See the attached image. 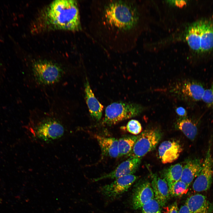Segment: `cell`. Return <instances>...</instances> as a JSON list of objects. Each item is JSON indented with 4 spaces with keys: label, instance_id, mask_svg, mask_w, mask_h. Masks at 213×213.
<instances>
[{
    "label": "cell",
    "instance_id": "6da1fadb",
    "mask_svg": "<svg viewBox=\"0 0 213 213\" xmlns=\"http://www.w3.org/2000/svg\"><path fill=\"white\" fill-rule=\"evenodd\" d=\"M143 22L142 7L138 1L94 0L91 2L89 31L114 52L125 53L133 49Z\"/></svg>",
    "mask_w": 213,
    "mask_h": 213
},
{
    "label": "cell",
    "instance_id": "7a4b0ae2",
    "mask_svg": "<svg viewBox=\"0 0 213 213\" xmlns=\"http://www.w3.org/2000/svg\"><path fill=\"white\" fill-rule=\"evenodd\" d=\"M183 41L196 54L213 51V20H202L186 26L164 40Z\"/></svg>",
    "mask_w": 213,
    "mask_h": 213
},
{
    "label": "cell",
    "instance_id": "3957f363",
    "mask_svg": "<svg viewBox=\"0 0 213 213\" xmlns=\"http://www.w3.org/2000/svg\"><path fill=\"white\" fill-rule=\"evenodd\" d=\"M46 12L47 23L54 28L73 31L81 29L77 1H54L49 5Z\"/></svg>",
    "mask_w": 213,
    "mask_h": 213
},
{
    "label": "cell",
    "instance_id": "277c9868",
    "mask_svg": "<svg viewBox=\"0 0 213 213\" xmlns=\"http://www.w3.org/2000/svg\"><path fill=\"white\" fill-rule=\"evenodd\" d=\"M29 78L34 85L40 88H48L60 83L66 76L65 69L52 61L40 60L32 63Z\"/></svg>",
    "mask_w": 213,
    "mask_h": 213
},
{
    "label": "cell",
    "instance_id": "5b68a950",
    "mask_svg": "<svg viewBox=\"0 0 213 213\" xmlns=\"http://www.w3.org/2000/svg\"><path fill=\"white\" fill-rule=\"evenodd\" d=\"M143 109L140 105L135 103L122 102L113 103L106 108L103 123L108 125L116 124L138 115Z\"/></svg>",
    "mask_w": 213,
    "mask_h": 213
},
{
    "label": "cell",
    "instance_id": "8992f818",
    "mask_svg": "<svg viewBox=\"0 0 213 213\" xmlns=\"http://www.w3.org/2000/svg\"><path fill=\"white\" fill-rule=\"evenodd\" d=\"M161 137V133L158 130L144 131L138 135L131 151L127 156L141 158L155 149Z\"/></svg>",
    "mask_w": 213,
    "mask_h": 213
},
{
    "label": "cell",
    "instance_id": "52a82bcc",
    "mask_svg": "<svg viewBox=\"0 0 213 213\" xmlns=\"http://www.w3.org/2000/svg\"><path fill=\"white\" fill-rule=\"evenodd\" d=\"M44 112L45 117L40 121L36 128L38 137L49 141L62 137L64 131L63 125L58 119L50 116V113Z\"/></svg>",
    "mask_w": 213,
    "mask_h": 213
},
{
    "label": "cell",
    "instance_id": "ba28073f",
    "mask_svg": "<svg viewBox=\"0 0 213 213\" xmlns=\"http://www.w3.org/2000/svg\"><path fill=\"white\" fill-rule=\"evenodd\" d=\"M211 145L210 143L202 162L201 170L193 184V188L195 191H205L211 187L213 178V160Z\"/></svg>",
    "mask_w": 213,
    "mask_h": 213
},
{
    "label": "cell",
    "instance_id": "9c48e42d",
    "mask_svg": "<svg viewBox=\"0 0 213 213\" xmlns=\"http://www.w3.org/2000/svg\"><path fill=\"white\" fill-rule=\"evenodd\" d=\"M172 90L184 99L197 101L202 100L205 90L201 83L187 80L178 83Z\"/></svg>",
    "mask_w": 213,
    "mask_h": 213
},
{
    "label": "cell",
    "instance_id": "30bf717a",
    "mask_svg": "<svg viewBox=\"0 0 213 213\" xmlns=\"http://www.w3.org/2000/svg\"><path fill=\"white\" fill-rule=\"evenodd\" d=\"M137 178V177L133 175L118 178L111 183L103 186L101 192L107 197L116 198L127 191Z\"/></svg>",
    "mask_w": 213,
    "mask_h": 213
},
{
    "label": "cell",
    "instance_id": "8fae6325",
    "mask_svg": "<svg viewBox=\"0 0 213 213\" xmlns=\"http://www.w3.org/2000/svg\"><path fill=\"white\" fill-rule=\"evenodd\" d=\"M141 158L130 157L127 160L120 163L113 171L99 178L94 179V181L103 179H116L130 175H133L138 168Z\"/></svg>",
    "mask_w": 213,
    "mask_h": 213
},
{
    "label": "cell",
    "instance_id": "7c38bea8",
    "mask_svg": "<svg viewBox=\"0 0 213 213\" xmlns=\"http://www.w3.org/2000/svg\"><path fill=\"white\" fill-rule=\"evenodd\" d=\"M182 151V147L180 143L174 140L163 142L158 149L159 158L164 164L172 163L175 161Z\"/></svg>",
    "mask_w": 213,
    "mask_h": 213
},
{
    "label": "cell",
    "instance_id": "4fadbf2b",
    "mask_svg": "<svg viewBox=\"0 0 213 213\" xmlns=\"http://www.w3.org/2000/svg\"><path fill=\"white\" fill-rule=\"evenodd\" d=\"M154 198L151 185L147 182H144L135 189L133 193L132 204L133 208L137 209Z\"/></svg>",
    "mask_w": 213,
    "mask_h": 213
},
{
    "label": "cell",
    "instance_id": "5bb4252c",
    "mask_svg": "<svg viewBox=\"0 0 213 213\" xmlns=\"http://www.w3.org/2000/svg\"><path fill=\"white\" fill-rule=\"evenodd\" d=\"M185 204L191 213H213V204L201 194L191 196L187 199Z\"/></svg>",
    "mask_w": 213,
    "mask_h": 213
},
{
    "label": "cell",
    "instance_id": "9a60e30c",
    "mask_svg": "<svg viewBox=\"0 0 213 213\" xmlns=\"http://www.w3.org/2000/svg\"><path fill=\"white\" fill-rule=\"evenodd\" d=\"M152 176L151 186L154 198L160 206H164L169 199L170 193L167 182L164 179L153 174Z\"/></svg>",
    "mask_w": 213,
    "mask_h": 213
},
{
    "label": "cell",
    "instance_id": "2e32d148",
    "mask_svg": "<svg viewBox=\"0 0 213 213\" xmlns=\"http://www.w3.org/2000/svg\"><path fill=\"white\" fill-rule=\"evenodd\" d=\"M85 98L91 117L99 121L101 118L104 106L95 96L87 79L85 84Z\"/></svg>",
    "mask_w": 213,
    "mask_h": 213
},
{
    "label": "cell",
    "instance_id": "e0dca14e",
    "mask_svg": "<svg viewBox=\"0 0 213 213\" xmlns=\"http://www.w3.org/2000/svg\"><path fill=\"white\" fill-rule=\"evenodd\" d=\"M202 162L199 159L187 161L183 167L180 180L189 185L201 171Z\"/></svg>",
    "mask_w": 213,
    "mask_h": 213
},
{
    "label": "cell",
    "instance_id": "ac0fdd59",
    "mask_svg": "<svg viewBox=\"0 0 213 213\" xmlns=\"http://www.w3.org/2000/svg\"><path fill=\"white\" fill-rule=\"evenodd\" d=\"M104 156L112 158L118 157V140L113 137H107L95 135Z\"/></svg>",
    "mask_w": 213,
    "mask_h": 213
},
{
    "label": "cell",
    "instance_id": "d6986e66",
    "mask_svg": "<svg viewBox=\"0 0 213 213\" xmlns=\"http://www.w3.org/2000/svg\"><path fill=\"white\" fill-rule=\"evenodd\" d=\"M178 128L189 139L193 141L197 133L196 125L191 120L187 118H182L177 123Z\"/></svg>",
    "mask_w": 213,
    "mask_h": 213
},
{
    "label": "cell",
    "instance_id": "ffe728a7",
    "mask_svg": "<svg viewBox=\"0 0 213 213\" xmlns=\"http://www.w3.org/2000/svg\"><path fill=\"white\" fill-rule=\"evenodd\" d=\"M138 135L125 137L118 140V157L127 156L131 152Z\"/></svg>",
    "mask_w": 213,
    "mask_h": 213
},
{
    "label": "cell",
    "instance_id": "44dd1931",
    "mask_svg": "<svg viewBox=\"0 0 213 213\" xmlns=\"http://www.w3.org/2000/svg\"><path fill=\"white\" fill-rule=\"evenodd\" d=\"M183 167L180 164H177L171 166L165 170L164 178L168 185L180 180Z\"/></svg>",
    "mask_w": 213,
    "mask_h": 213
},
{
    "label": "cell",
    "instance_id": "7402d4cb",
    "mask_svg": "<svg viewBox=\"0 0 213 213\" xmlns=\"http://www.w3.org/2000/svg\"><path fill=\"white\" fill-rule=\"evenodd\" d=\"M168 186L170 195L172 196H179L187 192L189 185L180 180Z\"/></svg>",
    "mask_w": 213,
    "mask_h": 213
},
{
    "label": "cell",
    "instance_id": "603a6c76",
    "mask_svg": "<svg viewBox=\"0 0 213 213\" xmlns=\"http://www.w3.org/2000/svg\"><path fill=\"white\" fill-rule=\"evenodd\" d=\"M160 206L154 198L143 206L141 213H162Z\"/></svg>",
    "mask_w": 213,
    "mask_h": 213
},
{
    "label": "cell",
    "instance_id": "cb8c5ba5",
    "mask_svg": "<svg viewBox=\"0 0 213 213\" xmlns=\"http://www.w3.org/2000/svg\"><path fill=\"white\" fill-rule=\"evenodd\" d=\"M127 130L134 135H137L142 131V128L141 123L135 120L129 121L126 127Z\"/></svg>",
    "mask_w": 213,
    "mask_h": 213
},
{
    "label": "cell",
    "instance_id": "d4e9b609",
    "mask_svg": "<svg viewBox=\"0 0 213 213\" xmlns=\"http://www.w3.org/2000/svg\"><path fill=\"white\" fill-rule=\"evenodd\" d=\"M202 100L208 107L213 108V84L205 90Z\"/></svg>",
    "mask_w": 213,
    "mask_h": 213
},
{
    "label": "cell",
    "instance_id": "484cf974",
    "mask_svg": "<svg viewBox=\"0 0 213 213\" xmlns=\"http://www.w3.org/2000/svg\"><path fill=\"white\" fill-rule=\"evenodd\" d=\"M179 211L177 203L175 201L167 208L165 213H179Z\"/></svg>",
    "mask_w": 213,
    "mask_h": 213
},
{
    "label": "cell",
    "instance_id": "4316f807",
    "mask_svg": "<svg viewBox=\"0 0 213 213\" xmlns=\"http://www.w3.org/2000/svg\"><path fill=\"white\" fill-rule=\"evenodd\" d=\"M176 112L178 116L183 118H185L187 114L186 110L183 107L181 106L177 108L176 109Z\"/></svg>",
    "mask_w": 213,
    "mask_h": 213
},
{
    "label": "cell",
    "instance_id": "83f0119b",
    "mask_svg": "<svg viewBox=\"0 0 213 213\" xmlns=\"http://www.w3.org/2000/svg\"><path fill=\"white\" fill-rule=\"evenodd\" d=\"M179 213H191L187 205L185 204L181 206L179 211Z\"/></svg>",
    "mask_w": 213,
    "mask_h": 213
},
{
    "label": "cell",
    "instance_id": "f1b7e54d",
    "mask_svg": "<svg viewBox=\"0 0 213 213\" xmlns=\"http://www.w3.org/2000/svg\"><path fill=\"white\" fill-rule=\"evenodd\" d=\"M4 73H1V71L0 70V82L1 80L2 79V78L3 77Z\"/></svg>",
    "mask_w": 213,
    "mask_h": 213
}]
</instances>
